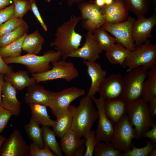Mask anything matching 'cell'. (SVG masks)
<instances>
[{
  "label": "cell",
  "mask_w": 156,
  "mask_h": 156,
  "mask_svg": "<svg viewBox=\"0 0 156 156\" xmlns=\"http://www.w3.org/2000/svg\"><path fill=\"white\" fill-rule=\"evenodd\" d=\"M25 131L32 142L40 148H42L44 146L42 134V129L39 125L31 117L29 122L24 126Z\"/></svg>",
  "instance_id": "f1b7e54d"
},
{
  "label": "cell",
  "mask_w": 156,
  "mask_h": 156,
  "mask_svg": "<svg viewBox=\"0 0 156 156\" xmlns=\"http://www.w3.org/2000/svg\"><path fill=\"white\" fill-rule=\"evenodd\" d=\"M29 146L18 130H14L4 142L0 149V156L28 155Z\"/></svg>",
  "instance_id": "5bb4252c"
},
{
  "label": "cell",
  "mask_w": 156,
  "mask_h": 156,
  "mask_svg": "<svg viewBox=\"0 0 156 156\" xmlns=\"http://www.w3.org/2000/svg\"><path fill=\"white\" fill-rule=\"evenodd\" d=\"M5 80L10 82L16 90L19 91L36 83L35 79L30 77L29 72L25 70L14 72L5 75Z\"/></svg>",
  "instance_id": "d4e9b609"
},
{
  "label": "cell",
  "mask_w": 156,
  "mask_h": 156,
  "mask_svg": "<svg viewBox=\"0 0 156 156\" xmlns=\"http://www.w3.org/2000/svg\"><path fill=\"white\" fill-rule=\"evenodd\" d=\"M31 114V117L39 125L53 127L55 120L51 119L49 116L46 106L38 103L29 104Z\"/></svg>",
  "instance_id": "484cf974"
},
{
  "label": "cell",
  "mask_w": 156,
  "mask_h": 156,
  "mask_svg": "<svg viewBox=\"0 0 156 156\" xmlns=\"http://www.w3.org/2000/svg\"><path fill=\"white\" fill-rule=\"evenodd\" d=\"M27 34H25L17 40L5 46L0 47V54L3 58L14 57L21 55L22 45L24 38Z\"/></svg>",
  "instance_id": "d6a6232c"
},
{
  "label": "cell",
  "mask_w": 156,
  "mask_h": 156,
  "mask_svg": "<svg viewBox=\"0 0 156 156\" xmlns=\"http://www.w3.org/2000/svg\"><path fill=\"white\" fill-rule=\"evenodd\" d=\"M45 1L46 2L48 3H50L51 1V0H45Z\"/></svg>",
  "instance_id": "11a10c76"
},
{
  "label": "cell",
  "mask_w": 156,
  "mask_h": 156,
  "mask_svg": "<svg viewBox=\"0 0 156 156\" xmlns=\"http://www.w3.org/2000/svg\"><path fill=\"white\" fill-rule=\"evenodd\" d=\"M14 17H15L14 6L13 3L0 10V25L8 19Z\"/></svg>",
  "instance_id": "60d3db41"
},
{
  "label": "cell",
  "mask_w": 156,
  "mask_h": 156,
  "mask_svg": "<svg viewBox=\"0 0 156 156\" xmlns=\"http://www.w3.org/2000/svg\"><path fill=\"white\" fill-rule=\"evenodd\" d=\"M130 51L121 44L117 43L106 51L105 55L110 63L122 65Z\"/></svg>",
  "instance_id": "4316f807"
},
{
  "label": "cell",
  "mask_w": 156,
  "mask_h": 156,
  "mask_svg": "<svg viewBox=\"0 0 156 156\" xmlns=\"http://www.w3.org/2000/svg\"><path fill=\"white\" fill-rule=\"evenodd\" d=\"M149 103L148 109L150 115L155 116L156 114V96H155L148 102Z\"/></svg>",
  "instance_id": "bcb514c9"
},
{
  "label": "cell",
  "mask_w": 156,
  "mask_h": 156,
  "mask_svg": "<svg viewBox=\"0 0 156 156\" xmlns=\"http://www.w3.org/2000/svg\"><path fill=\"white\" fill-rule=\"evenodd\" d=\"M60 146L66 156H82L85 154V140L81 139L74 130L70 129L61 138Z\"/></svg>",
  "instance_id": "2e32d148"
},
{
  "label": "cell",
  "mask_w": 156,
  "mask_h": 156,
  "mask_svg": "<svg viewBox=\"0 0 156 156\" xmlns=\"http://www.w3.org/2000/svg\"><path fill=\"white\" fill-rule=\"evenodd\" d=\"M29 2L30 5V10L33 13L42 29L44 31H47L48 30L47 26L39 11L36 1L35 0H29Z\"/></svg>",
  "instance_id": "b9f144b4"
},
{
  "label": "cell",
  "mask_w": 156,
  "mask_h": 156,
  "mask_svg": "<svg viewBox=\"0 0 156 156\" xmlns=\"http://www.w3.org/2000/svg\"><path fill=\"white\" fill-rule=\"evenodd\" d=\"M92 33L98 46L103 51H106L117 43L116 38L109 34L102 26Z\"/></svg>",
  "instance_id": "f546056e"
},
{
  "label": "cell",
  "mask_w": 156,
  "mask_h": 156,
  "mask_svg": "<svg viewBox=\"0 0 156 156\" xmlns=\"http://www.w3.org/2000/svg\"><path fill=\"white\" fill-rule=\"evenodd\" d=\"M126 114L129 122L135 127V139L142 137L155 121L150 118L148 102L142 98L127 104Z\"/></svg>",
  "instance_id": "277c9868"
},
{
  "label": "cell",
  "mask_w": 156,
  "mask_h": 156,
  "mask_svg": "<svg viewBox=\"0 0 156 156\" xmlns=\"http://www.w3.org/2000/svg\"><path fill=\"white\" fill-rule=\"evenodd\" d=\"M16 90L9 81H5L2 91V105L11 113L18 116L20 114L21 103L16 96Z\"/></svg>",
  "instance_id": "ffe728a7"
},
{
  "label": "cell",
  "mask_w": 156,
  "mask_h": 156,
  "mask_svg": "<svg viewBox=\"0 0 156 156\" xmlns=\"http://www.w3.org/2000/svg\"><path fill=\"white\" fill-rule=\"evenodd\" d=\"M135 20L133 17H129L123 22L115 23H105L101 26L113 36L117 43L121 44L131 51L135 48L131 31Z\"/></svg>",
  "instance_id": "30bf717a"
},
{
  "label": "cell",
  "mask_w": 156,
  "mask_h": 156,
  "mask_svg": "<svg viewBox=\"0 0 156 156\" xmlns=\"http://www.w3.org/2000/svg\"><path fill=\"white\" fill-rule=\"evenodd\" d=\"M144 147L138 148L132 145L130 150L121 153V156H148L151 151L156 147L151 142H147Z\"/></svg>",
  "instance_id": "d590c367"
},
{
  "label": "cell",
  "mask_w": 156,
  "mask_h": 156,
  "mask_svg": "<svg viewBox=\"0 0 156 156\" xmlns=\"http://www.w3.org/2000/svg\"><path fill=\"white\" fill-rule=\"evenodd\" d=\"M102 52L96 43L92 33L88 31L83 46L71 53L68 57L80 58L85 61L96 62L100 58Z\"/></svg>",
  "instance_id": "e0dca14e"
},
{
  "label": "cell",
  "mask_w": 156,
  "mask_h": 156,
  "mask_svg": "<svg viewBox=\"0 0 156 156\" xmlns=\"http://www.w3.org/2000/svg\"><path fill=\"white\" fill-rule=\"evenodd\" d=\"M76 107L70 105L64 114L56 118L55 123L52 127L58 138H61L70 129Z\"/></svg>",
  "instance_id": "603a6c76"
},
{
  "label": "cell",
  "mask_w": 156,
  "mask_h": 156,
  "mask_svg": "<svg viewBox=\"0 0 156 156\" xmlns=\"http://www.w3.org/2000/svg\"><path fill=\"white\" fill-rule=\"evenodd\" d=\"M14 72L12 67L5 63L0 54V74L7 75Z\"/></svg>",
  "instance_id": "f6af8a7d"
},
{
  "label": "cell",
  "mask_w": 156,
  "mask_h": 156,
  "mask_svg": "<svg viewBox=\"0 0 156 156\" xmlns=\"http://www.w3.org/2000/svg\"><path fill=\"white\" fill-rule=\"evenodd\" d=\"M56 92L47 90L43 86L35 83L27 87L24 99L28 104L38 103L50 108L53 104Z\"/></svg>",
  "instance_id": "ac0fdd59"
},
{
  "label": "cell",
  "mask_w": 156,
  "mask_h": 156,
  "mask_svg": "<svg viewBox=\"0 0 156 156\" xmlns=\"http://www.w3.org/2000/svg\"><path fill=\"white\" fill-rule=\"evenodd\" d=\"M105 5H109L111 4L113 1L114 0H104Z\"/></svg>",
  "instance_id": "db71d44e"
},
{
  "label": "cell",
  "mask_w": 156,
  "mask_h": 156,
  "mask_svg": "<svg viewBox=\"0 0 156 156\" xmlns=\"http://www.w3.org/2000/svg\"><path fill=\"white\" fill-rule=\"evenodd\" d=\"M66 1L67 5L71 7L75 4H79L84 1L85 0H65Z\"/></svg>",
  "instance_id": "681fc988"
},
{
  "label": "cell",
  "mask_w": 156,
  "mask_h": 156,
  "mask_svg": "<svg viewBox=\"0 0 156 156\" xmlns=\"http://www.w3.org/2000/svg\"><path fill=\"white\" fill-rule=\"evenodd\" d=\"M83 63L87 67V73L91 80V85L87 95L91 97L98 92L100 84L106 76L107 72L96 62L84 60Z\"/></svg>",
  "instance_id": "44dd1931"
},
{
  "label": "cell",
  "mask_w": 156,
  "mask_h": 156,
  "mask_svg": "<svg viewBox=\"0 0 156 156\" xmlns=\"http://www.w3.org/2000/svg\"><path fill=\"white\" fill-rule=\"evenodd\" d=\"M28 27L25 22L10 32L0 37V47L7 45L17 40L27 33Z\"/></svg>",
  "instance_id": "836d02e7"
},
{
  "label": "cell",
  "mask_w": 156,
  "mask_h": 156,
  "mask_svg": "<svg viewBox=\"0 0 156 156\" xmlns=\"http://www.w3.org/2000/svg\"><path fill=\"white\" fill-rule=\"evenodd\" d=\"M156 96V67L150 68L143 84L142 98L145 101Z\"/></svg>",
  "instance_id": "83f0119b"
},
{
  "label": "cell",
  "mask_w": 156,
  "mask_h": 156,
  "mask_svg": "<svg viewBox=\"0 0 156 156\" xmlns=\"http://www.w3.org/2000/svg\"><path fill=\"white\" fill-rule=\"evenodd\" d=\"M101 9L105 18V23H117L128 18L129 11L124 0H114L111 4L105 5Z\"/></svg>",
  "instance_id": "d6986e66"
},
{
  "label": "cell",
  "mask_w": 156,
  "mask_h": 156,
  "mask_svg": "<svg viewBox=\"0 0 156 156\" xmlns=\"http://www.w3.org/2000/svg\"><path fill=\"white\" fill-rule=\"evenodd\" d=\"M94 1L96 5L99 7H102L105 5L104 0H95Z\"/></svg>",
  "instance_id": "f907efd6"
},
{
  "label": "cell",
  "mask_w": 156,
  "mask_h": 156,
  "mask_svg": "<svg viewBox=\"0 0 156 156\" xmlns=\"http://www.w3.org/2000/svg\"><path fill=\"white\" fill-rule=\"evenodd\" d=\"M135 137V129L129 122L125 113L114 125L110 143L115 149L125 152L131 150L132 140Z\"/></svg>",
  "instance_id": "ba28073f"
},
{
  "label": "cell",
  "mask_w": 156,
  "mask_h": 156,
  "mask_svg": "<svg viewBox=\"0 0 156 156\" xmlns=\"http://www.w3.org/2000/svg\"><path fill=\"white\" fill-rule=\"evenodd\" d=\"M151 127V129L144 133L142 137L147 138L151 139L152 142L156 144V121L155 120Z\"/></svg>",
  "instance_id": "ee69618b"
},
{
  "label": "cell",
  "mask_w": 156,
  "mask_h": 156,
  "mask_svg": "<svg viewBox=\"0 0 156 156\" xmlns=\"http://www.w3.org/2000/svg\"><path fill=\"white\" fill-rule=\"evenodd\" d=\"M127 105L121 98L104 100L105 114L114 125L126 113Z\"/></svg>",
  "instance_id": "7402d4cb"
},
{
  "label": "cell",
  "mask_w": 156,
  "mask_h": 156,
  "mask_svg": "<svg viewBox=\"0 0 156 156\" xmlns=\"http://www.w3.org/2000/svg\"><path fill=\"white\" fill-rule=\"evenodd\" d=\"M61 53L54 50L48 51L41 55L27 53L14 57L3 59L7 64H19L25 65L28 72L32 73H40L47 72L52 68L50 63L61 60Z\"/></svg>",
  "instance_id": "3957f363"
},
{
  "label": "cell",
  "mask_w": 156,
  "mask_h": 156,
  "mask_svg": "<svg viewBox=\"0 0 156 156\" xmlns=\"http://www.w3.org/2000/svg\"><path fill=\"white\" fill-rule=\"evenodd\" d=\"M122 77L119 73L105 78L98 92L100 97L104 100L121 98L123 90Z\"/></svg>",
  "instance_id": "9a60e30c"
},
{
  "label": "cell",
  "mask_w": 156,
  "mask_h": 156,
  "mask_svg": "<svg viewBox=\"0 0 156 156\" xmlns=\"http://www.w3.org/2000/svg\"><path fill=\"white\" fill-rule=\"evenodd\" d=\"M95 103L98 113L99 118L96 131V139L98 142L103 141L110 143L114 129V125L106 116L104 109V100L101 97H90Z\"/></svg>",
  "instance_id": "7c38bea8"
},
{
  "label": "cell",
  "mask_w": 156,
  "mask_h": 156,
  "mask_svg": "<svg viewBox=\"0 0 156 156\" xmlns=\"http://www.w3.org/2000/svg\"><path fill=\"white\" fill-rule=\"evenodd\" d=\"M55 154L52 151L47 145L44 144L42 148H40L35 143L32 142L29 145V156H54Z\"/></svg>",
  "instance_id": "f35d334b"
},
{
  "label": "cell",
  "mask_w": 156,
  "mask_h": 156,
  "mask_svg": "<svg viewBox=\"0 0 156 156\" xmlns=\"http://www.w3.org/2000/svg\"><path fill=\"white\" fill-rule=\"evenodd\" d=\"M14 6L15 17L23 18V17L30 10L29 0H11Z\"/></svg>",
  "instance_id": "74e56055"
},
{
  "label": "cell",
  "mask_w": 156,
  "mask_h": 156,
  "mask_svg": "<svg viewBox=\"0 0 156 156\" xmlns=\"http://www.w3.org/2000/svg\"><path fill=\"white\" fill-rule=\"evenodd\" d=\"M44 38L38 30L27 34L23 41L22 50L27 53L37 55L41 51Z\"/></svg>",
  "instance_id": "cb8c5ba5"
},
{
  "label": "cell",
  "mask_w": 156,
  "mask_h": 156,
  "mask_svg": "<svg viewBox=\"0 0 156 156\" xmlns=\"http://www.w3.org/2000/svg\"><path fill=\"white\" fill-rule=\"evenodd\" d=\"M5 75L0 74V106L2 105V91L3 86L5 82Z\"/></svg>",
  "instance_id": "7dc6e473"
},
{
  "label": "cell",
  "mask_w": 156,
  "mask_h": 156,
  "mask_svg": "<svg viewBox=\"0 0 156 156\" xmlns=\"http://www.w3.org/2000/svg\"><path fill=\"white\" fill-rule=\"evenodd\" d=\"M25 22L23 18L16 17L8 19L0 25V37L16 29Z\"/></svg>",
  "instance_id": "8d00e7d4"
},
{
  "label": "cell",
  "mask_w": 156,
  "mask_h": 156,
  "mask_svg": "<svg viewBox=\"0 0 156 156\" xmlns=\"http://www.w3.org/2000/svg\"><path fill=\"white\" fill-rule=\"evenodd\" d=\"M121 151L114 148L110 143L100 142L95 146L93 155L95 156H121Z\"/></svg>",
  "instance_id": "e575fe53"
},
{
  "label": "cell",
  "mask_w": 156,
  "mask_h": 156,
  "mask_svg": "<svg viewBox=\"0 0 156 156\" xmlns=\"http://www.w3.org/2000/svg\"><path fill=\"white\" fill-rule=\"evenodd\" d=\"M13 3L11 0H0V10L7 7Z\"/></svg>",
  "instance_id": "c3c4849f"
},
{
  "label": "cell",
  "mask_w": 156,
  "mask_h": 156,
  "mask_svg": "<svg viewBox=\"0 0 156 156\" xmlns=\"http://www.w3.org/2000/svg\"><path fill=\"white\" fill-rule=\"evenodd\" d=\"M123 65L129 72L142 66L148 69L156 65V45L148 40L131 51Z\"/></svg>",
  "instance_id": "8992f818"
},
{
  "label": "cell",
  "mask_w": 156,
  "mask_h": 156,
  "mask_svg": "<svg viewBox=\"0 0 156 156\" xmlns=\"http://www.w3.org/2000/svg\"><path fill=\"white\" fill-rule=\"evenodd\" d=\"M12 115L11 112L4 108L2 105L0 106V134L4 130Z\"/></svg>",
  "instance_id": "7bdbcfd3"
},
{
  "label": "cell",
  "mask_w": 156,
  "mask_h": 156,
  "mask_svg": "<svg viewBox=\"0 0 156 156\" xmlns=\"http://www.w3.org/2000/svg\"><path fill=\"white\" fill-rule=\"evenodd\" d=\"M5 140V137L3 135H0V149L1 147Z\"/></svg>",
  "instance_id": "816d5d0a"
},
{
  "label": "cell",
  "mask_w": 156,
  "mask_h": 156,
  "mask_svg": "<svg viewBox=\"0 0 156 156\" xmlns=\"http://www.w3.org/2000/svg\"><path fill=\"white\" fill-rule=\"evenodd\" d=\"M129 12L137 18L145 16L150 11L151 0H124Z\"/></svg>",
  "instance_id": "4dcf8cb0"
},
{
  "label": "cell",
  "mask_w": 156,
  "mask_h": 156,
  "mask_svg": "<svg viewBox=\"0 0 156 156\" xmlns=\"http://www.w3.org/2000/svg\"><path fill=\"white\" fill-rule=\"evenodd\" d=\"M85 140L86 150L84 156H92L95 146L99 143L96 139L95 131L92 130Z\"/></svg>",
  "instance_id": "ab89813d"
},
{
  "label": "cell",
  "mask_w": 156,
  "mask_h": 156,
  "mask_svg": "<svg viewBox=\"0 0 156 156\" xmlns=\"http://www.w3.org/2000/svg\"><path fill=\"white\" fill-rule=\"evenodd\" d=\"M156 25V14L155 12L150 17L137 18L133 25L131 36L135 47L140 46L152 37L151 34Z\"/></svg>",
  "instance_id": "4fadbf2b"
},
{
  "label": "cell",
  "mask_w": 156,
  "mask_h": 156,
  "mask_svg": "<svg viewBox=\"0 0 156 156\" xmlns=\"http://www.w3.org/2000/svg\"><path fill=\"white\" fill-rule=\"evenodd\" d=\"M78 8L81 26L88 31L92 32L105 23L101 8L96 5L94 1H84L78 4Z\"/></svg>",
  "instance_id": "9c48e42d"
},
{
  "label": "cell",
  "mask_w": 156,
  "mask_h": 156,
  "mask_svg": "<svg viewBox=\"0 0 156 156\" xmlns=\"http://www.w3.org/2000/svg\"><path fill=\"white\" fill-rule=\"evenodd\" d=\"M80 20V16L71 15L69 19L57 28L55 38L50 45L54 47L66 60L72 52L78 49L81 45L82 36L75 31V27Z\"/></svg>",
  "instance_id": "6da1fadb"
},
{
  "label": "cell",
  "mask_w": 156,
  "mask_h": 156,
  "mask_svg": "<svg viewBox=\"0 0 156 156\" xmlns=\"http://www.w3.org/2000/svg\"><path fill=\"white\" fill-rule=\"evenodd\" d=\"M148 71L140 66L127 72L122 77L123 90L121 98L127 104L142 98L143 84Z\"/></svg>",
  "instance_id": "5b68a950"
},
{
  "label": "cell",
  "mask_w": 156,
  "mask_h": 156,
  "mask_svg": "<svg viewBox=\"0 0 156 156\" xmlns=\"http://www.w3.org/2000/svg\"><path fill=\"white\" fill-rule=\"evenodd\" d=\"M148 156H156V147L151 151Z\"/></svg>",
  "instance_id": "f5cc1de1"
},
{
  "label": "cell",
  "mask_w": 156,
  "mask_h": 156,
  "mask_svg": "<svg viewBox=\"0 0 156 156\" xmlns=\"http://www.w3.org/2000/svg\"><path fill=\"white\" fill-rule=\"evenodd\" d=\"M85 91L76 87H72L56 92L51 107L52 114L57 118L66 112L70 103L79 97L84 95Z\"/></svg>",
  "instance_id": "8fae6325"
},
{
  "label": "cell",
  "mask_w": 156,
  "mask_h": 156,
  "mask_svg": "<svg viewBox=\"0 0 156 156\" xmlns=\"http://www.w3.org/2000/svg\"><path fill=\"white\" fill-rule=\"evenodd\" d=\"M49 127L42 126V138L44 144H46L53 152L57 156H62L60 144L56 138V134Z\"/></svg>",
  "instance_id": "1f68e13d"
},
{
  "label": "cell",
  "mask_w": 156,
  "mask_h": 156,
  "mask_svg": "<svg viewBox=\"0 0 156 156\" xmlns=\"http://www.w3.org/2000/svg\"><path fill=\"white\" fill-rule=\"evenodd\" d=\"M92 100L86 95L81 99L76 107L70 129L75 131L79 137L85 139L92 130L94 122L99 118L98 113L94 106Z\"/></svg>",
  "instance_id": "7a4b0ae2"
},
{
  "label": "cell",
  "mask_w": 156,
  "mask_h": 156,
  "mask_svg": "<svg viewBox=\"0 0 156 156\" xmlns=\"http://www.w3.org/2000/svg\"><path fill=\"white\" fill-rule=\"evenodd\" d=\"M52 68L48 71L40 73H32L36 83L57 79H63L70 82L79 75V72L71 62L61 60L51 63Z\"/></svg>",
  "instance_id": "52a82bcc"
}]
</instances>
